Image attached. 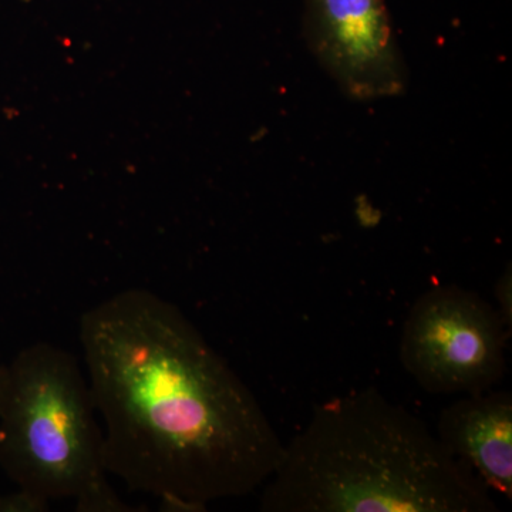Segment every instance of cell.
I'll use <instances>...</instances> for the list:
<instances>
[{
  "mask_svg": "<svg viewBox=\"0 0 512 512\" xmlns=\"http://www.w3.org/2000/svg\"><path fill=\"white\" fill-rule=\"evenodd\" d=\"M107 474L170 511L262 487L285 444L247 384L175 303L126 289L80 319Z\"/></svg>",
  "mask_w": 512,
  "mask_h": 512,
  "instance_id": "obj_1",
  "label": "cell"
},
{
  "mask_svg": "<svg viewBox=\"0 0 512 512\" xmlns=\"http://www.w3.org/2000/svg\"><path fill=\"white\" fill-rule=\"evenodd\" d=\"M264 512H495L417 414L373 387L320 404L262 485Z\"/></svg>",
  "mask_w": 512,
  "mask_h": 512,
  "instance_id": "obj_2",
  "label": "cell"
},
{
  "mask_svg": "<svg viewBox=\"0 0 512 512\" xmlns=\"http://www.w3.org/2000/svg\"><path fill=\"white\" fill-rule=\"evenodd\" d=\"M96 416L76 356L46 342L20 350L6 366L0 467L19 488L74 500L79 512L136 511L107 481Z\"/></svg>",
  "mask_w": 512,
  "mask_h": 512,
  "instance_id": "obj_3",
  "label": "cell"
},
{
  "mask_svg": "<svg viewBox=\"0 0 512 512\" xmlns=\"http://www.w3.org/2000/svg\"><path fill=\"white\" fill-rule=\"evenodd\" d=\"M510 335L495 306L478 293L437 286L410 309L400 339V359L426 392H487L505 375Z\"/></svg>",
  "mask_w": 512,
  "mask_h": 512,
  "instance_id": "obj_4",
  "label": "cell"
},
{
  "mask_svg": "<svg viewBox=\"0 0 512 512\" xmlns=\"http://www.w3.org/2000/svg\"><path fill=\"white\" fill-rule=\"evenodd\" d=\"M312 55L349 99L402 96L406 64L386 0H305Z\"/></svg>",
  "mask_w": 512,
  "mask_h": 512,
  "instance_id": "obj_5",
  "label": "cell"
},
{
  "mask_svg": "<svg viewBox=\"0 0 512 512\" xmlns=\"http://www.w3.org/2000/svg\"><path fill=\"white\" fill-rule=\"evenodd\" d=\"M437 437L490 491L512 498V394H464L440 413Z\"/></svg>",
  "mask_w": 512,
  "mask_h": 512,
  "instance_id": "obj_6",
  "label": "cell"
},
{
  "mask_svg": "<svg viewBox=\"0 0 512 512\" xmlns=\"http://www.w3.org/2000/svg\"><path fill=\"white\" fill-rule=\"evenodd\" d=\"M50 501L19 488L15 493L0 495V512H46Z\"/></svg>",
  "mask_w": 512,
  "mask_h": 512,
  "instance_id": "obj_7",
  "label": "cell"
},
{
  "mask_svg": "<svg viewBox=\"0 0 512 512\" xmlns=\"http://www.w3.org/2000/svg\"><path fill=\"white\" fill-rule=\"evenodd\" d=\"M511 268L505 269L503 276L498 279L495 285V301H497V312L503 318L505 326L511 330L512 326V281Z\"/></svg>",
  "mask_w": 512,
  "mask_h": 512,
  "instance_id": "obj_8",
  "label": "cell"
},
{
  "mask_svg": "<svg viewBox=\"0 0 512 512\" xmlns=\"http://www.w3.org/2000/svg\"><path fill=\"white\" fill-rule=\"evenodd\" d=\"M6 386V366L0 365V402L3 399V393H5Z\"/></svg>",
  "mask_w": 512,
  "mask_h": 512,
  "instance_id": "obj_9",
  "label": "cell"
}]
</instances>
